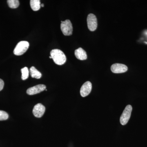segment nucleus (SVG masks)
<instances>
[{"instance_id": "nucleus-3", "label": "nucleus", "mask_w": 147, "mask_h": 147, "mask_svg": "<svg viewBox=\"0 0 147 147\" xmlns=\"http://www.w3.org/2000/svg\"><path fill=\"white\" fill-rule=\"evenodd\" d=\"M61 30L65 36H70L72 34L73 27L71 21L69 20L61 21Z\"/></svg>"}, {"instance_id": "nucleus-1", "label": "nucleus", "mask_w": 147, "mask_h": 147, "mask_svg": "<svg viewBox=\"0 0 147 147\" xmlns=\"http://www.w3.org/2000/svg\"><path fill=\"white\" fill-rule=\"evenodd\" d=\"M50 56L54 62L58 65H62L66 62V57L64 53L59 49H54L50 52Z\"/></svg>"}, {"instance_id": "nucleus-15", "label": "nucleus", "mask_w": 147, "mask_h": 147, "mask_svg": "<svg viewBox=\"0 0 147 147\" xmlns=\"http://www.w3.org/2000/svg\"><path fill=\"white\" fill-rule=\"evenodd\" d=\"M9 117L8 114L2 110H0V121L6 120Z\"/></svg>"}, {"instance_id": "nucleus-9", "label": "nucleus", "mask_w": 147, "mask_h": 147, "mask_svg": "<svg viewBox=\"0 0 147 147\" xmlns=\"http://www.w3.org/2000/svg\"><path fill=\"white\" fill-rule=\"evenodd\" d=\"M92 89L91 83L87 82L83 84L80 90V94L82 97H86L89 94Z\"/></svg>"}, {"instance_id": "nucleus-6", "label": "nucleus", "mask_w": 147, "mask_h": 147, "mask_svg": "<svg viewBox=\"0 0 147 147\" xmlns=\"http://www.w3.org/2000/svg\"><path fill=\"white\" fill-rule=\"evenodd\" d=\"M46 89V86L43 84H39L29 88L27 90V93L30 95H32L39 93Z\"/></svg>"}, {"instance_id": "nucleus-16", "label": "nucleus", "mask_w": 147, "mask_h": 147, "mask_svg": "<svg viewBox=\"0 0 147 147\" xmlns=\"http://www.w3.org/2000/svg\"><path fill=\"white\" fill-rule=\"evenodd\" d=\"M4 85V83L3 81L1 79H0V91L3 88Z\"/></svg>"}, {"instance_id": "nucleus-17", "label": "nucleus", "mask_w": 147, "mask_h": 147, "mask_svg": "<svg viewBox=\"0 0 147 147\" xmlns=\"http://www.w3.org/2000/svg\"><path fill=\"white\" fill-rule=\"evenodd\" d=\"M144 33L145 35L147 37V30H146L144 31Z\"/></svg>"}, {"instance_id": "nucleus-19", "label": "nucleus", "mask_w": 147, "mask_h": 147, "mask_svg": "<svg viewBox=\"0 0 147 147\" xmlns=\"http://www.w3.org/2000/svg\"><path fill=\"white\" fill-rule=\"evenodd\" d=\"M50 59H52V57H51V56H50Z\"/></svg>"}, {"instance_id": "nucleus-5", "label": "nucleus", "mask_w": 147, "mask_h": 147, "mask_svg": "<svg viewBox=\"0 0 147 147\" xmlns=\"http://www.w3.org/2000/svg\"><path fill=\"white\" fill-rule=\"evenodd\" d=\"M87 24L89 30L94 31L97 28V20L96 16L92 13H90L87 17Z\"/></svg>"}, {"instance_id": "nucleus-4", "label": "nucleus", "mask_w": 147, "mask_h": 147, "mask_svg": "<svg viewBox=\"0 0 147 147\" xmlns=\"http://www.w3.org/2000/svg\"><path fill=\"white\" fill-rule=\"evenodd\" d=\"M132 110V106L131 105H128L123 110V113L121 115L120 119L121 123L122 125H125L128 122L131 116Z\"/></svg>"}, {"instance_id": "nucleus-12", "label": "nucleus", "mask_w": 147, "mask_h": 147, "mask_svg": "<svg viewBox=\"0 0 147 147\" xmlns=\"http://www.w3.org/2000/svg\"><path fill=\"white\" fill-rule=\"evenodd\" d=\"M30 5L32 9L34 11L39 10L40 7V0H31Z\"/></svg>"}, {"instance_id": "nucleus-10", "label": "nucleus", "mask_w": 147, "mask_h": 147, "mask_svg": "<svg viewBox=\"0 0 147 147\" xmlns=\"http://www.w3.org/2000/svg\"><path fill=\"white\" fill-rule=\"evenodd\" d=\"M74 54L76 58L80 60H85L87 59V53L86 51L81 47L75 50Z\"/></svg>"}, {"instance_id": "nucleus-7", "label": "nucleus", "mask_w": 147, "mask_h": 147, "mask_svg": "<svg viewBox=\"0 0 147 147\" xmlns=\"http://www.w3.org/2000/svg\"><path fill=\"white\" fill-rule=\"evenodd\" d=\"M128 69L125 65L121 63H115L111 66V70L114 73H122L126 72Z\"/></svg>"}, {"instance_id": "nucleus-8", "label": "nucleus", "mask_w": 147, "mask_h": 147, "mask_svg": "<svg viewBox=\"0 0 147 147\" xmlns=\"http://www.w3.org/2000/svg\"><path fill=\"white\" fill-rule=\"evenodd\" d=\"M45 111V106L41 103H38L35 105L33 110V113L36 117L40 118L43 115Z\"/></svg>"}, {"instance_id": "nucleus-11", "label": "nucleus", "mask_w": 147, "mask_h": 147, "mask_svg": "<svg viewBox=\"0 0 147 147\" xmlns=\"http://www.w3.org/2000/svg\"><path fill=\"white\" fill-rule=\"evenodd\" d=\"M30 74L32 78L36 79H40L42 76V74L37 70L34 67L32 66L30 69Z\"/></svg>"}, {"instance_id": "nucleus-18", "label": "nucleus", "mask_w": 147, "mask_h": 147, "mask_svg": "<svg viewBox=\"0 0 147 147\" xmlns=\"http://www.w3.org/2000/svg\"><path fill=\"white\" fill-rule=\"evenodd\" d=\"M40 6L42 7H44V4H42L40 5Z\"/></svg>"}, {"instance_id": "nucleus-2", "label": "nucleus", "mask_w": 147, "mask_h": 147, "mask_svg": "<svg viewBox=\"0 0 147 147\" xmlns=\"http://www.w3.org/2000/svg\"><path fill=\"white\" fill-rule=\"evenodd\" d=\"M30 46L29 42L26 41H21L18 42L13 50L14 55L17 56L23 55L26 52Z\"/></svg>"}, {"instance_id": "nucleus-14", "label": "nucleus", "mask_w": 147, "mask_h": 147, "mask_svg": "<svg viewBox=\"0 0 147 147\" xmlns=\"http://www.w3.org/2000/svg\"><path fill=\"white\" fill-rule=\"evenodd\" d=\"M21 73L22 76L21 79L23 80H25L28 79L29 77V71L28 69L26 67H25L24 68L21 69Z\"/></svg>"}, {"instance_id": "nucleus-13", "label": "nucleus", "mask_w": 147, "mask_h": 147, "mask_svg": "<svg viewBox=\"0 0 147 147\" xmlns=\"http://www.w3.org/2000/svg\"><path fill=\"white\" fill-rule=\"evenodd\" d=\"M7 3L9 7L11 8H16L19 5V1L18 0H8Z\"/></svg>"}]
</instances>
